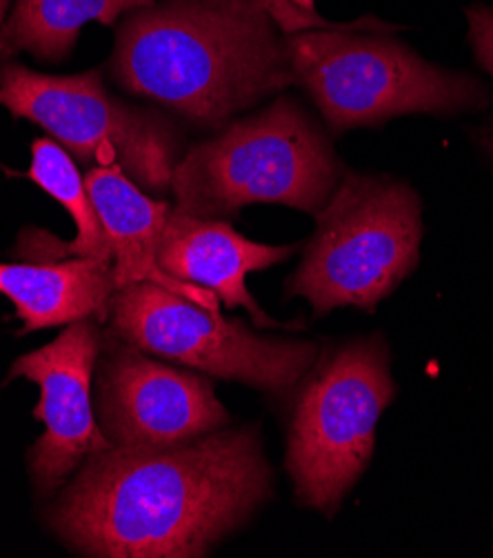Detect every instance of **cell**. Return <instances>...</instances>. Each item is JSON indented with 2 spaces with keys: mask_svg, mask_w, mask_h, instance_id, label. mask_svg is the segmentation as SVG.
Instances as JSON below:
<instances>
[{
  "mask_svg": "<svg viewBox=\"0 0 493 558\" xmlns=\"http://www.w3.org/2000/svg\"><path fill=\"white\" fill-rule=\"evenodd\" d=\"M256 425L221 427L162 448H109L87 459L49 512L83 556L198 558L271 496Z\"/></svg>",
  "mask_w": 493,
  "mask_h": 558,
  "instance_id": "1",
  "label": "cell"
},
{
  "mask_svg": "<svg viewBox=\"0 0 493 558\" xmlns=\"http://www.w3.org/2000/svg\"><path fill=\"white\" fill-rule=\"evenodd\" d=\"M260 0H158L123 16L109 72L205 130L294 85L285 38Z\"/></svg>",
  "mask_w": 493,
  "mask_h": 558,
  "instance_id": "2",
  "label": "cell"
},
{
  "mask_svg": "<svg viewBox=\"0 0 493 558\" xmlns=\"http://www.w3.org/2000/svg\"><path fill=\"white\" fill-rule=\"evenodd\" d=\"M345 177L326 136L294 98L192 145L178 160L176 207L200 218H232L247 205H285L318 214Z\"/></svg>",
  "mask_w": 493,
  "mask_h": 558,
  "instance_id": "3",
  "label": "cell"
},
{
  "mask_svg": "<svg viewBox=\"0 0 493 558\" xmlns=\"http://www.w3.org/2000/svg\"><path fill=\"white\" fill-rule=\"evenodd\" d=\"M356 29L287 34L294 83L303 85L334 132L378 125L405 114H454L486 100L482 85L437 68L403 43Z\"/></svg>",
  "mask_w": 493,
  "mask_h": 558,
  "instance_id": "4",
  "label": "cell"
},
{
  "mask_svg": "<svg viewBox=\"0 0 493 558\" xmlns=\"http://www.w3.org/2000/svg\"><path fill=\"white\" fill-rule=\"evenodd\" d=\"M422 207L403 181L345 174L316 214V232L287 283L316 316L336 307L373 310L416 269Z\"/></svg>",
  "mask_w": 493,
  "mask_h": 558,
  "instance_id": "5",
  "label": "cell"
},
{
  "mask_svg": "<svg viewBox=\"0 0 493 558\" xmlns=\"http://www.w3.org/2000/svg\"><path fill=\"white\" fill-rule=\"evenodd\" d=\"M390 348L380 337L334 352L305 383L287 440L296 500L332 519L365 472L375 427L394 401Z\"/></svg>",
  "mask_w": 493,
  "mask_h": 558,
  "instance_id": "6",
  "label": "cell"
},
{
  "mask_svg": "<svg viewBox=\"0 0 493 558\" xmlns=\"http://www.w3.org/2000/svg\"><path fill=\"white\" fill-rule=\"evenodd\" d=\"M0 105L40 125L85 167L119 165L145 192L164 194L183 156L181 132L158 111L109 94L100 72L51 76L0 65Z\"/></svg>",
  "mask_w": 493,
  "mask_h": 558,
  "instance_id": "7",
  "label": "cell"
},
{
  "mask_svg": "<svg viewBox=\"0 0 493 558\" xmlns=\"http://www.w3.org/2000/svg\"><path fill=\"white\" fill-rule=\"evenodd\" d=\"M107 323L121 341L207 376L238 380L269 395H287L318 359L311 341L260 337L221 314L153 283L114 292Z\"/></svg>",
  "mask_w": 493,
  "mask_h": 558,
  "instance_id": "8",
  "label": "cell"
},
{
  "mask_svg": "<svg viewBox=\"0 0 493 558\" xmlns=\"http://www.w3.org/2000/svg\"><path fill=\"white\" fill-rule=\"evenodd\" d=\"M96 421L114 448H162L227 427L230 412L209 378L116 337L96 378Z\"/></svg>",
  "mask_w": 493,
  "mask_h": 558,
  "instance_id": "9",
  "label": "cell"
},
{
  "mask_svg": "<svg viewBox=\"0 0 493 558\" xmlns=\"http://www.w3.org/2000/svg\"><path fill=\"white\" fill-rule=\"evenodd\" d=\"M102 350V333L94 318L67 325L57 341L23 354L10 376L40 387L34 418L45 423L32 445L27 465L40 496H49L98 452L114 448L96 421L91 397L94 369Z\"/></svg>",
  "mask_w": 493,
  "mask_h": 558,
  "instance_id": "10",
  "label": "cell"
},
{
  "mask_svg": "<svg viewBox=\"0 0 493 558\" xmlns=\"http://www.w3.org/2000/svg\"><path fill=\"white\" fill-rule=\"evenodd\" d=\"M294 245H264L238 234L230 220L200 218L174 207L158 243L162 271L211 290L227 310L245 307L258 327L281 323L267 316L247 290V276L287 260Z\"/></svg>",
  "mask_w": 493,
  "mask_h": 558,
  "instance_id": "11",
  "label": "cell"
},
{
  "mask_svg": "<svg viewBox=\"0 0 493 558\" xmlns=\"http://www.w3.org/2000/svg\"><path fill=\"white\" fill-rule=\"evenodd\" d=\"M89 196L112 247L116 288L153 283L178 296L221 314V299L211 290L178 281L158 265V243L172 207L145 194L119 165L91 167L85 177Z\"/></svg>",
  "mask_w": 493,
  "mask_h": 558,
  "instance_id": "12",
  "label": "cell"
},
{
  "mask_svg": "<svg viewBox=\"0 0 493 558\" xmlns=\"http://www.w3.org/2000/svg\"><path fill=\"white\" fill-rule=\"evenodd\" d=\"M112 265L89 258H21L0 263V294L12 301L21 333L107 318L116 292Z\"/></svg>",
  "mask_w": 493,
  "mask_h": 558,
  "instance_id": "13",
  "label": "cell"
},
{
  "mask_svg": "<svg viewBox=\"0 0 493 558\" xmlns=\"http://www.w3.org/2000/svg\"><path fill=\"white\" fill-rule=\"evenodd\" d=\"M27 177L70 211L76 222V239L72 243H61L45 232H25L16 247V256L89 258L112 265V247H109L107 232L70 151L53 138H36L32 143V165Z\"/></svg>",
  "mask_w": 493,
  "mask_h": 558,
  "instance_id": "14",
  "label": "cell"
},
{
  "mask_svg": "<svg viewBox=\"0 0 493 558\" xmlns=\"http://www.w3.org/2000/svg\"><path fill=\"white\" fill-rule=\"evenodd\" d=\"M153 3L156 0H14L0 29L14 51L61 63L87 23L114 25L121 16Z\"/></svg>",
  "mask_w": 493,
  "mask_h": 558,
  "instance_id": "15",
  "label": "cell"
},
{
  "mask_svg": "<svg viewBox=\"0 0 493 558\" xmlns=\"http://www.w3.org/2000/svg\"><path fill=\"white\" fill-rule=\"evenodd\" d=\"M260 5L269 12L273 23H276L285 34H296L307 29H343L354 25H385L375 19H362L354 23H334V21H326L318 12H305L292 5L289 0H260Z\"/></svg>",
  "mask_w": 493,
  "mask_h": 558,
  "instance_id": "16",
  "label": "cell"
},
{
  "mask_svg": "<svg viewBox=\"0 0 493 558\" xmlns=\"http://www.w3.org/2000/svg\"><path fill=\"white\" fill-rule=\"evenodd\" d=\"M467 19L478 61L493 76V8L476 5L467 12Z\"/></svg>",
  "mask_w": 493,
  "mask_h": 558,
  "instance_id": "17",
  "label": "cell"
},
{
  "mask_svg": "<svg viewBox=\"0 0 493 558\" xmlns=\"http://www.w3.org/2000/svg\"><path fill=\"white\" fill-rule=\"evenodd\" d=\"M289 3L305 12H316V0H289Z\"/></svg>",
  "mask_w": 493,
  "mask_h": 558,
  "instance_id": "18",
  "label": "cell"
},
{
  "mask_svg": "<svg viewBox=\"0 0 493 558\" xmlns=\"http://www.w3.org/2000/svg\"><path fill=\"white\" fill-rule=\"evenodd\" d=\"M14 49H12V45L8 43V38H5V34H3V29H0V56H10Z\"/></svg>",
  "mask_w": 493,
  "mask_h": 558,
  "instance_id": "19",
  "label": "cell"
},
{
  "mask_svg": "<svg viewBox=\"0 0 493 558\" xmlns=\"http://www.w3.org/2000/svg\"><path fill=\"white\" fill-rule=\"evenodd\" d=\"M10 10H12V0H0V25L5 23Z\"/></svg>",
  "mask_w": 493,
  "mask_h": 558,
  "instance_id": "20",
  "label": "cell"
},
{
  "mask_svg": "<svg viewBox=\"0 0 493 558\" xmlns=\"http://www.w3.org/2000/svg\"><path fill=\"white\" fill-rule=\"evenodd\" d=\"M489 147H493V130L489 132Z\"/></svg>",
  "mask_w": 493,
  "mask_h": 558,
  "instance_id": "21",
  "label": "cell"
}]
</instances>
